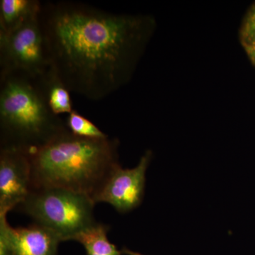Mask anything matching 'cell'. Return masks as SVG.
Instances as JSON below:
<instances>
[{
    "label": "cell",
    "mask_w": 255,
    "mask_h": 255,
    "mask_svg": "<svg viewBox=\"0 0 255 255\" xmlns=\"http://www.w3.org/2000/svg\"><path fill=\"white\" fill-rule=\"evenodd\" d=\"M13 255H58L62 241L50 229L38 223L10 228Z\"/></svg>",
    "instance_id": "ba28073f"
},
{
    "label": "cell",
    "mask_w": 255,
    "mask_h": 255,
    "mask_svg": "<svg viewBox=\"0 0 255 255\" xmlns=\"http://www.w3.org/2000/svg\"><path fill=\"white\" fill-rule=\"evenodd\" d=\"M39 21L50 68L70 92L92 101L129 82L156 26L150 16L73 1L42 2Z\"/></svg>",
    "instance_id": "6da1fadb"
},
{
    "label": "cell",
    "mask_w": 255,
    "mask_h": 255,
    "mask_svg": "<svg viewBox=\"0 0 255 255\" xmlns=\"http://www.w3.org/2000/svg\"><path fill=\"white\" fill-rule=\"evenodd\" d=\"M110 227L96 223L75 238L85 248L87 255H122L115 245L109 241L107 233Z\"/></svg>",
    "instance_id": "8fae6325"
},
{
    "label": "cell",
    "mask_w": 255,
    "mask_h": 255,
    "mask_svg": "<svg viewBox=\"0 0 255 255\" xmlns=\"http://www.w3.org/2000/svg\"><path fill=\"white\" fill-rule=\"evenodd\" d=\"M65 124L68 130L76 136L90 139H102L109 135L100 130L93 122L81 115L78 111L73 110L68 114Z\"/></svg>",
    "instance_id": "7c38bea8"
},
{
    "label": "cell",
    "mask_w": 255,
    "mask_h": 255,
    "mask_svg": "<svg viewBox=\"0 0 255 255\" xmlns=\"http://www.w3.org/2000/svg\"><path fill=\"white\" fill-rule=\"evenodd\" d=\"M95 204L85 194L58 188H43L32 190L16 208L64 242L75 241L78 235L97 223L94 214Z\"/></svg>",
    "instance_id": "277c9868"
},
{
    "label": "cell",
    "mask_w": 255,
    "mask_h": 255,
    "mask_svg": "<svg viewBox=\"0 0 255 255\" xmlns=\"http://www.w3.org/2000/svg\"><path fill=\"white\" fill-rule=\"evenodd\" d=\"M244 49L251 63L255 66V48L254 47H244Z\"/></svg>",
    "instance_id": "2e32d148"
},
{
    "label": "cell",
    "mask_w": 255,
    "mask_h": 255,
    "mask_svg": "<svg viewBox=\"0 0 255 255\" xmlns=\"http://www.w3.org/2000/svg\"><path fill=\"white\" fill-rule=\"evenodd\" d=\"M29 155L15 148H0V213L8 214L31 194Z\"/></svg>",
    "instance_id": "52a82bcc"
},
{
    "label": "cell",
    "mask_w": 255,
    "mask_h": 255,
    "mask_svg": "<svg viewBox=\"0 0 255 255\" xmlns=\"http://www.w3.org/2000/svg\"><path fill=\"white\" fill-rule=\"evenodd\" d=\"M7 214L0 213V255H13L10 239V226Z\"/></svg>",
    "instance_id": "4fadbf2b"
},
{
    "label": "cell",
    "mask_w": 255,
    "mask_h": 255,
    "mask_svg": "<svg viewBox=\"0 0 255 255\" xmlns=\"http://www.w3.org/2000/svg\"><path fill=\"white\" fill-rule=\"evenodd\" d=\"M68 130L65 122L50 110L36 78L0 75V148L30 153Z\"/></svg>",
    "instance_id": "3957f363"
},
{
    "label": "cell",
    "mask_w": 255,
    "mask_h": 255,
    "mask_svg": "<svg viewBox=\"0 0 255 255\" xmlns=\"http://www.w3.org/2000/svg\"><path fill=\"white\" fill-rule=\"evenodd\" d=\"M41 4L38 0H1L0 35L9 34L17 29L39 13Z\"/></svg>",
    "instance_id": "30bf717a"
},
{
    "label": "cell",
    "mask_w": 255,
    "mask_h": 255,
    "mask_svg": "<svg viewBox=\"0 0 255 255\" xmlns=\"http://www.w3.org/2000/svg\"><path fill=\"white\" fill-rule=\"evenodd\" d=\"M39 13L9 34L0 35V75L19 73L38 78L50 68Z\"/></svg>",
    "instance_id": "5b68a950"
},
{
    "label": "cell",
    "mask_w": 255,
    "mask_h": 255,
    "mask_svg": "<svg viewBox=\"0 0 255 255\" xmlns=\"http://www.w3.org/2000/svg\"><path fill=\"white\" fill-rule=\"evenodd\" d=\"M152 152L146 151L136 167L124 169L119 164L101 188L94 201L107 203L120 214L130 212L142 204L145 195L146 171Z\"/></svg>",
    "instance_id": "8992f818"
},
{
    "label": "cell",
    "mask_w": 255,
    "mask_h": 255,
    "mask_svg": "<svg viewBox=\"0 0 255 255\" xmlns=\"http://www.w3.org/2000/svg\"><path fill=\"white\" fill-rule=\"evenodd\" d=\"M240 39L242 46L244 47H254L255 48V30L240 31Z\"/></svg>",
    "instance_id": "9a60e30c"
},
{
    "label": "cell",
    "mask_w": 255,
    "mask_h": 255,
    "mask_svg": "<svg viewBox=\"0 0 255 255\" xmlns=\"http://www.w3.org/2000/svg\"><path fill=\"white\" fill-rule=\"evenodd\" d=\"M119 141L76 136L70 130L28 153L32 190L58 188L92 199L119 165Z\"/></svg>",
    "instance_id": "7a4b0ae2"
},
{
    "label": "cell",
    "mask_w": 255,
    "mask_h": 255,
    "mask_svg": "<svg viewBox=\"0 0 255 255\" xmlns=\"http://www.w3.org/2000/svg\"><path fill=\"white\" fill-rule=\"evenodd\" d=\"M37 83L47 105L53 114L60 117L73 111L70 90L51 68L38 78Z\"/></svg>",
    "instance_id": "9c48e42d"
},
{
    "label": "cell",
    "mask_w": 255,
    "mask_h": 255,
    "mask_svg": "<svg viewBox=\"0 0 255 255\" xmlns=\"http://www.w3.org/2000/svg\"><path fill=\"white\" fill-rule=\"evenodd\" d=\"M255 30V3L252 5L243 18L240 31Z\"/></svg>",
    "instance_id": "5bb4252c"
}]
</instances>
